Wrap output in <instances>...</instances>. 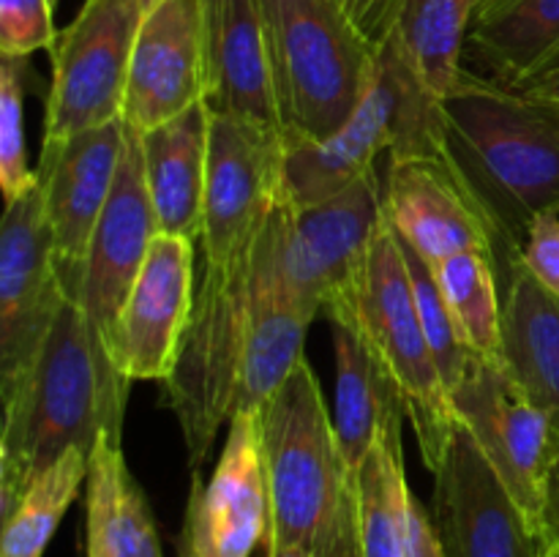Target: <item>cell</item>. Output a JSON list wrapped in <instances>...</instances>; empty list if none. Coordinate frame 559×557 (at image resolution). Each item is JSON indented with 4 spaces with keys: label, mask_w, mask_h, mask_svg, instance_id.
I'll use <instances>...</instances> for the list:
<instances>
[{
    "label": "cell",
    "mask_w": 559,
    "mask_h": 557,
    "mask_svg": "<svg viewBox=\"0 0 559 557\" xmlns=\"http://www.w3.org/2000/svg\"><path fill=\"white\" fill-rule=\"evenodd\" d=\"M178 557H197V549H194V544H191V538H189V533H186V530H180Z\"/></svg>",
    "instance_id": "cell-39"
},
{
    "label": "cell",
    "mask_w": 559,
    "mask_h": 557,
    "mask_svg": "<svg viewBox=\"0 0 559 557\" xmlns=\"http://www.w3.org/2000/svg\"><path fill=\"white\" fill-rule=\"evenodd\" d=\"M544 557H559V544L546 546V555Z\"/></svg>",
    "instance_id": "cell-40"
},
{
    "label": "cell",
    "mask_w": 559,
    "mask_h": 557,
    "mask_svg": "<svg viewBox=\"0 0 559 557\" xmlns=\"http://www.w3.org/2000/svg\"><path fill=\"white\" fill-rule=\"evenodd\" d=\"M85 484V557H164L145 489L112 435L93 446Z\"/></svg>",
    "instance_id": "cell-22"
},
{
    "label": "cell",
    "mask_w": 559,
    "mask_h": 557,
    "mask_svg": "<svg viewBox=\"0 0 559 557\" xmlns=\"http://www.w3.org/2000/svg\"><path fill=\"white\" fill-rule=\"evenodd\" d=\"M484 3H489V0H480V5H484Z\"/></svg>",
    "instance_id": "cell-42"
},
{
    "label": "cell",
    "mask_w": 559,
    "mask_h": 557,
    "mask_svg": "<svg viewBox=\"0 0 559 557\" xmlns=\"http://www.w3.org/2000/svg\"><path fill=\"white\" fill-rule=\"evenodd\" d=\"M207 104L213 112L278 126L260 0H202Z\"/></svg>",
    "instance_id": "cell-20"
},
{
    "label": "cell",
    "mask_w": 559,
    "mask_h": 557,
    "mask_svg": "<svg viewBox=\"0 0 559 557\" xmlns=\"http://www.w3.org/2000/svg\"><path fill=\"white\" fill-rule=\"evenodd\" d=\"M480 0H409L396 38L426 91L445 96L464 69V47Z\"/></svg>",
    "instance_id": "cell-26"
},
{
    "label": "cell",
    "mask_w": 559,
    "mask_h": 557,
    "mask_svg": "<svg viewBox=\"0 0 559 557\" xmlns=\"http://www.w3.org/2000/svg\"><path fill=\"white\" fill-rule=\"evenodd\" d=\"M516 91L527 93V96L538 98V102L551 104V107L559 109V63L549 66L546 71H540L538 76H533L530 82H524Z\"/></svg>",
    "instance_id": "cell-36"
},
{
    "label": "cell",
    "mask_w": 559,
    "mask_h": 557,
    "mask_svg": "<svg viewBox=\"0 0 559 557\" xmlns=\"http://www.w3.org/2000/svg\"><path fill=\"white\" fill-rule=\"evenodd\" d=\"M442 162L489 233L506 289L530 224L559 211V109L462 69L442 96Z\"/></svg>",
    "instance_id": "cell-1"
},
{
    "label": "cell",
    "mask_w": 559,
    "mask_h": 557,
    "mask_svg": "<svg viewBox=\"0 0 559 557\" xmlns=\"http://www.w3.org/2000/svg\"><path fill=\"white\" fill-rule=\"evenodd\" d=\"M407 3L409 0H338L344 14L374 49L391 38Z\"/></svg>",
    "instance_id": "cell-34"
},
{
    "label": "cell",
    "mask_w": 559,
    "mask_h": 557,
    "mask_svg": "<svg viewBox=\"0 0 559 557\" xmlns=\"http://www.w3.org/2000/svg\"><path fill=\"white\" fill-rule=\"evenodd\" d=\"M402 249H404V260H407L409 284H413L415 304H418V315H420V322H424L426 339H429V347L431 353H435L442 382H445L448 391L453 393V388L462 382L464 371H467L469 360H473V353L467 349L456 322H453V315L451 309H448L440 284H437L431 262L426 260V257H420L418 251H415L409 244H404V240H402Z\"/></svg>",
    "instance_id": "cell-31"
},
{
    "label": "cell",
    "mask_w": 559,
    "mask_h": 557,
    "mask_svg": "<svg viewBox=\"0 0 559 557\" xmlns=\"http://www.w3.org/2000/svg\"><path fill=\"white\" fill-rule=\"evenodd\" d=\"M464 52L486 80L522 87L559 63V0H489L475 14Z\"/></svg>",
    "instance_id": "cell-23"
},
{
    "label": "cell",
    "mask_w": 559,
    "mask_h": 557,
    "mask_svg": "<svg viewBox=\"0 0 559 557\" xmlns=\"http://www.w3.org/2000/svg\"><path fill=\"white\" fill-rule=\"evenodd\" d=\"M267 557H317V555L289 544H267Z\"/></svg>",
    "instance_id": "cell-38"
},
{
    "label": "cell",
    "mask_w": 559,
    "mask_h": 557,
    "mask_svg": "<svg viewBox=\"0 0 559 557\" xmlns=\"http://www.w3.org/2000/svg\"><path fill=\"white\" fill-rule=\"evenodd\" d=\"M36 82L31 58L0 55V191L5 205L36 186L25 147V96L38 91Z\"/></svg>",
    "instance_id": "cell-30"
},
{
    "label": "cell",
    "mask_w": 559,
    "mask_h": 557,
    "mask_svg": "<svg viewBox=\"0 0 559 557\" xmlns=\"http://www.w3.org/2000/svg\"><path fill=\"white\" fill-rule=\"evenodd\" d=\"M284 205V202H282ZM282 205L249 249L222 268H205L197 284L191 325L164 399L178 418L191 473L213 451L218 429L235 415L240 366L260 311L284 289Z\"/></svg>",
    "instance_id": "cell-4"
},
{
    "label": "cell",
    "mask_w": 559,
    "mask_h": 557,
    "mask_svg": "<svg viewBox=\"0 0 559 557\" xmlns=\"http://www.w3.org/2000/svg\"><path fill=\"white\" fill-rule=\"evenodd\" d=\"M91 470V451L71 448L22 489L3 519L0 557H41L60 519L80 495Z\"/></svg>",
    "instance_id": "cell-28"
},
{
    "label": "cell",
    "mask_w": 559,
    "mask_h": 557,
    "mask_svg": "<svg viewBox=\"0 0 559 557\" xmlns=\"http://www.w3.org/2000/svg\"><path fill=\"white\" fill-rule=\"evenodd\" d=\"M502 364L559 424V300L524 268L502 289Z\"/></svg>",
    "instance_id": "cell-24"
},
{
    "label": "cell",
    "mask_w": 559,
    "mask_h": 557,
    "mask_svg": "<svg viewBox=\"0 0 559 557\" xmlns=\"http://www.w3.org/2000/svg\"><path fill=\"white\" fill-rule=\"evenodd\" d=\"M322 311L328 320L347 322L385 366L415 426L424 464L435 473L445 459L459 418L420 322L402 240L388 218Z\"/></svg>",
    "instance_id": "cell-5"
},
{
    "label": "cell",
    "mask_w": 559,
    "mask_h": 557,
    "mask_svg": "<svg viewBox=\"0 0 559 557\" xmlns=\"http://www.w3.org/2000/svg\"><path fill=\"white\" fill-rule=\"evenodd\" d=\"M200 102H207L202 0H162L142 16L123 120L145 134Z\"/></svg>",
    "instance_id": "cell-18"
},
{
    "label": "cell",
    "mask_w": 559,
    "mask_h": 557,
    "mask_svg": "<svg viewBox=\"0 0 559 557\" xmlns=\"http://www.w3.org/2000/svg\"><path fill=\"white\" fill-rule=\"evenodd\" d=\"M431 519L445 557H544L549 546L462 424L435 470Z\"/></svg>",
    "instance_id": "cell-13"
},
{
    "label": "cell",
    "mask_w": 559,
    "mask_h": 557,
    "mask_svg": "<svg viewBox=\"0 0 559 557\" xmlns=\"http://www.w3.org/2000/svg\"><path fill=\"white\" fill-rule=\"evenodd\" d=\"M194 244L180 235H158L145 265L107 331L115 366L136 380L167 382L197 304Z\"/></svg>",
    "instance_id": "cell-14"
},
{
    "label": "cell",
    "mask_w": 559,
    "mask_h": 557,
    "mask_svg": "<svg viewBox=\"0 0 559 557\" xmlns=\"http://www.w3.org/2000/svg\"><path fill=\"white\" fill-rule=\"evenodd\" d=\"M385 218L393 233L429 262L462 251H486L491 257L489 233L442 158H391Z\"/></svg>",
    "instance_id": "cell-19"
},
{
    "label": "cell",
    "mask_w": 559,
    "mask_h": 557,
    "mask_svg": "<svg viewBox=\"0 0 559 557\" xmlns=\"http://www.w3.org/2000/svg\"><path fill=\"white\" fill-rule=\"evenodd\" d=\"M333 355H336V424L338 442L353 464L360 467L366 453L388 424L404 413L402 393L385 366L369 353L358 333L344 320H331Z\"/></svg>",
    "instance_id": "cell-25"
},
{
    "label": "cell",
    "mask_w": 559,
    "mask_h": 557,
    "mask_svg": "<svg viewBox=\"0 0 559 557\" xmlns=\"http://www.w3.org/2000/svg\"><path fill=\"white\" fill-rule=\"evenodd\" d=\"M58 0H0V55L31 58L38 49H52Z\"/></svg>",
    "instance_id": "cell-32"
},
{
    "label": "cell",
    "mask_w": 559,
    "mask_h": 557,
    "mask_svg": "<svg viewBox=\"0 0 559 557\" xmlns=\"http://www.w3.org/2000/svg\"><path fill=\"white\" fill-rule=\"evenodd\" d=\"M284 162L276 126L213 112L200 238L205 268L229 265L260 235L284 202Z\"/></svg>",
    "instance_id": "cell-10"
},
{
    "label": "cell",
    "mask_w": 559,
    "mask_h": 557,
    "mask_svg": "<svg viewBox=\"0 0 559 557\" xmlns=\"http://www.w3.org/2000/svg\"><path fill=\"white\" fill-rule=\"evenodd\" d=\"M140 3H142V9H145V11H151L153 5H156V3H162V0H140Z\"/></svg>",
    "instance_id": "cell-41"
},
{
    "label": "cell",
    "mask_w": 559,
    "mask_h": 557,
    "mask_svg": "<svg viewBox=\"0 0 559 557\" xmlns=\"http://www.w3.org/2000/svg\"><path fill=\"white\" fill-rule=\"evenodd\" d=\"M431 268L469 353L502 360V287L491 257L462 251Z\"/></svg>",
    "instance_id": "cell-29"
},
{
    "label": "cell",
    "mask_w": 559,
    "mask_h": 557,
    "mask_svg": "<svg viewBox=\"0 0 559 557\" xmlns=\"http://www.w3.org/2000/svg\"><path fill=\"white\" fill-rule=\"evenodd\" d=\"M399 557H445L431 511H426V506L413 495V489L407 491V500H404L402 555Z\"/></svg>",
    "instance_id": "cell-35"
},
{
    "label": "cell",
    "mask_w": 559,
    "mask_h": 557,
    "mask_svg": "<svg viewBox=\"0 0 559 557\" xmlns=\"http://www.w3.org/2000/svg\"><path fill=\"white\" fill-rule=\"evenodd\" d=\"M522 268L559 300V211H546L530 224Z\"/></svg>",
    "instance_id": "cell-33"
},
{
    "label": "cell",
    "mask_w": 559,
    "mask_h": 557,
    "mask_svg": "<svg viewBox=\"0 0 559 557\" xmlns=\"http://www.w3.org/2000/svg\"><path fill=\"white\" fill-rule=\"evenodd\" d=\"M391 158H442V98L426 91L396 33L377 47L371 85L353 118L322 142L287 145L284 200L314 205L377 173L380 153Z\"/></svg>",
    "instance_id": "cell-7"
},
{
    "label": "cell",
    "mask_w": 559,
    "mask_h": 557,
    "mask_svg": "<svg viewBox=\"0 0 559 557\" xmlns=\"http://www.w3.org/2000/svg\"><path fill=\"white\" fill-rule=\"evenodd\" d=\"M211 481L191 473L183 530L197 557H251L271 528V491L257 413H235Z\"/></svg>",
    "instance_id": "cell-16"
},
{
    "label": "cell",
    "mask_w": 559,
    "mask_h": 557,
    "mask_svg": "<svg viewBox=\"0 0 559 557\" xmlns=\"http://www.w3.org/2000/svg\"><path fill=\"white\" fill-rule=\"evenodd\" d=\"M41 186L5 205L0 224V399L22 386L66 304Z\"/></svg>",
    "instance_id": "cell-11"
},
{
    "label": "cell",
    "mask_w": 559,
    "mask_h": 557,
    "mask_svg": "<svg viewBox=\"0 0 559 557\" xmlns=\"http://www.w3.org/2000/svg\"><path fill=\"white\" fill-rule=\"evenodd\" d=\"M142 16L140 0H85L80 5L49 49L52 82L41 142L66 140L123 118Z\"/></svg>",
    "instance_id": "cell-8"
},
{
    "label": "cell",
    "mask_w": 559,
    "mask_h": 557,
    "mask_svg": "<svg viewBox=\"0 0 559 557\" xmlns=\"http://www.w3.org/2000/svg\"><path fill=\"white\" fill-rule=\"evenodd\" d=\"M131 380L115 366L107 331L66 298L31 375L3 402L0 513L71 448L93 451L102 435L120 440Z\"/></svg>",
    "instance_id": "cell-2"
},
{
    "label": "cell",
    "mask_w": 559,
    "mask_h": 557,
    "mask_svg": "<svg viewBox=\"0 0 559 557\" xmlns=\"http://www.w3.org/2000/svg\"><path fill=\"white\" fill-rule=\"evenodd\" d=\"M158 235L162 229L147 189L142 134L126 123L118 178L93 233L80 284L69 295L98 328L109 331L115 325Z\"/></svg>",
    "instance_id": "cell-17"
},
{
    "label": "cell",
    "mask_w": 559,
    "mask_h": 557,
    "mask_svg": "<svg viewBox=\"0 0 559 557\" xmlns=\"http://www.w3.org/2000/svg\"><path fill=\"white\" fill-rule=\"evenodd\" d=\"M123 142V118L66 140L41 142L36 178L66 295H74L80 284L93 233L118 178Z\"/></svg>",
    "instance_id": "cell-15"
},
{
    "label": "cell",
    "mask_w": 559,
    "mask_h": 557,
    "mask_svg": "<svg viewBox=\"0 0 559 557\" xmlns=\"http://www.w3.org/2000/svg\"><path fill=\"white\" fill-rule=\"evenodd\" d=\"M544 530H546V541H549V544H559V448H557L555 467H551L549 491H546Z\"/></svg>",
    "instance_id": "cell-37"
},
{
    "label": "cell",
    "mask_w": 559,
    "mask_h": 557,
    "mask_svg": "<svg viewBox=\"0 0 559 557\" xmlns=\"http://www.w3.org/2000/svg\"><path fill=\"white\" fill-rule=\"evenodd\" d=\"M271 528L267 544L317 557H360L358 470L347 462L309 360L257 410Z\"/></svg>",
    "instance_id": "cell-3"
},
{
    "label": "cell",
    "mask_w": 559,
    "mask_h": 557,
    "mask_svg": "<svg viewBox=\"0 0 559 557\" xmlns=\"http://www.w3.org/2000/svg\"><path fill=\"white\" fill-rule=\"evenodd\" d=\"M385 222V189L377 173L314 205H282L284 289L311 315L325 309Z\"/></svg>",
    "instance_id": "cell-12"
},
{
    "label": "cell",
    "mask_w": 559,
    "mask_h": 557,
    "mask_svg": "<svg viewBox=\"0 0 559 557\" xmlns=\"http://www.w3.org/2000/svg\"><path fill=\"white\" fill-rule=\"evenodd\" d=\"M211 118V104L200 102L142 134L145 178L162 235H180L200 244Z\"/></svg>",
    "instance_id": "cell-21"
},
{
    "label": "cell",
    "mask_w": 559,
    "mask_h": 557,
    "mask_svg": "<svg viewBox=\"0 0 559 557\" xmlns=\"http://www.w3.org/2000/svg\"><path fill=\"white\" fill-rule=\"evenodd\" d=\"M284 145L336 134L371 85L377 49L338 0H260Z\"/></svg>",
    "instance_id": "cell-6"
},
{
    "label": "cell",
    "mask_w": 559,
    "mask_h": 557,
    "mask_svg": "<svg viewBox=\"0 0 559 557\" xmlns=\"http://www.w3.org/2000/svg\"><path fill=\"white\" fill-rule=\"evenodd\" d=\"M399 415L382 429L358 467V533L360 557L402 555L404 500L409 481L402 457V420Z\"/></svg>",
    "instance_id": "cell-27"
},
{
    "label": "cell",
    "mask_w": 559,
    "mask_h": 557,
    "mask_svg": "<svg viewBox=\"0 0 559 557\" xmlns=\"http://www.w3.org/2000/svg\"><path fill=\"white\" fill-rule=\"evenodd\" d=\"M451 399L459 424L473 435L486 462L546 538L544 508L559 448L557 420L522 391L502 360L478 355Z\"/></svg>",
    "instance_id": "cell-9"
}]
</instances>
